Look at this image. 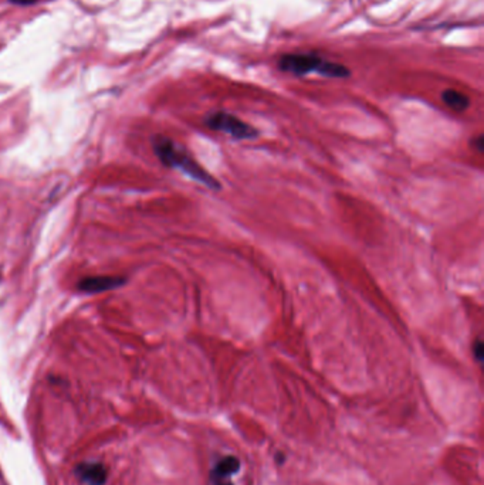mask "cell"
<instances>
[{
  "instance_id": "cell-1",
  "label": "cell",
  "mask_w": 484,
  "mask_h": 485,
  "mask_svg": "<svg viewBox=\"0 0 484 485\" xmlns=\"http://www.w3.org/2000/svg\"><path fill=\"white\" fill-rule=\"evenodd\" d=\"M154 151H155V155L161 159V162L165 166L183 172L189 177L195 179L197 182L205 184L209 189H215V190L221 189L219 182L206 169H204L195 159H193L185 149L176 145L172 139L165 138V137H155Z\"/></svg>"
},
{
  "instance_id": "cell-2",
  "label": "cell",
  "mask_w": 484,
  "mask_h": 485,
  "mask_svg": "<svg viewBox=\"0 0 484 485\" xmlns=\"http://www.w3.org/2000/svg\"><path fill=\"white\" fill-rule=\"evenodd\" d=\"M277 65L281 71L292 73L294 75H307L317 73L323 77L331 78H347L351 75V71L340 63L325 60L314 53H288L283 54Z\"/></svg>"
},
{
  "instance_id": "cell-3",
  "label": "cell",
  "mask_w": 484,
  "mask_h": 485,
  "mask_svg": "<svg viewBox=\"0 0 484 485\" xmlns=\"http://www.w3.org/2000/svg\"><path fill=\"white\" fill-rule=\"evenodd\" d=\"M205 124L218 132H225L235 139H254L259 137V131L250 124L242 121L239 117L226 111H216L206 117Z\"/></svg>"
},
{
  "instance_id": "cell-4",
  "label": "cell",
  "mask_w": 484,
  "mask_h": 485,
  "mask_svg": "<svg viewBox=\"0 0 484 485\" xmlns=\"http://www.w3.org/2000/svg\"><path fill=\"white\" fill-rule=\"evenodd\" d=\"M74 475L85 485H106L108 470L100 461H82L74 468Z\"/></svg>"
},
{
  "instance_id": "cell-5",
  "label": "cell",
  "mask_w": 484,
  "mask_h": 485,
  "mask_svg": "<svg viewBox=\"0 0 484 485\" xmlns=\"http://www.w3.org/2000/svg\"><path fill=\"white\" fill-rule=\"evenodd\" d=\"M125 284V278L114 277V275H97V277H87L77 284V288L81 293L85 294H99L104 291H110L118 288Z\"/></svg>"
},
{
  "instance_id": "cell-6",
  "label": "cell",
  "mask_w": 484,
  "mask_h": 485,
  "mask_svg": "<svg viewBox=\"0 0 484 485\" xmlns=\"http://www.w3.org/2000/svg\"><path fill=\"white\" fill-rule=\"evenodd\" d=\"M240 470V460L235 455H225L221 458L211 471L213 485H233L230 478Z\"/></svg>"
},
{
  "instance_id": "cell-7",
  "label": "cell",
  "mask_w": 484,
  "mask_h": 485,
  "mask_svg": "<svg viewBox=\"0 0 484 485\" xmlns=\"http://www.w3.org/2000/svg\"><path fill=\"white\" fill-rule=\"evenodd\" d=\"M442 100L449 108H452L453 111H457V113L466 111L470 106L469 96L466 94L457 91V89H453V88L445 89L442 92Z\"/></svg>"
},
{
  "instance_id": "cell-8",
  "label": "cell",
  "mask_w": 484,
  "mask_h": 485,
  "mask_svg": "<svg viewBox=\"0 0 484 485\" xmlns=\"http://www.w3.org/2000/svg\"><path fill=\"white\" fill-rule=\"evenodd\" d=\"M473 355L478 362H483V359H484V344L480 338L473 345Z\"/></svg>"
},
{
  "instance_id": "cell-9",
  "label": "cell",
  "mask_w": 484,
  "mask_h": 485,
  "mask_svg": "<svg viewBox=\"0 0 484 485\" xmlns=\"http://www.w3.org/2000/svg\"><path fill=\"white\" fill-rule=\"evenodd\" d=\"M473 145L476 146L477 152H483L484 151V138H483V135H478L477 138H474L473 139Z\"/></svg>"
},
{
  "instance_id": "cell-10",
  "label": "cell",
  "mask_w": 484,
  "mask_h": 485,
  "mask_svg": "<svg viewBox=\"0 0 484 485\" xmlns=\"http://www.w3.org/2000/svg\"><path fill=\"white\" fill-rule=\"evenodd\" d=\"M9 2L19 5V6H29V5L36 4V0H9Z\"/></svg>"
}]
</instances>
